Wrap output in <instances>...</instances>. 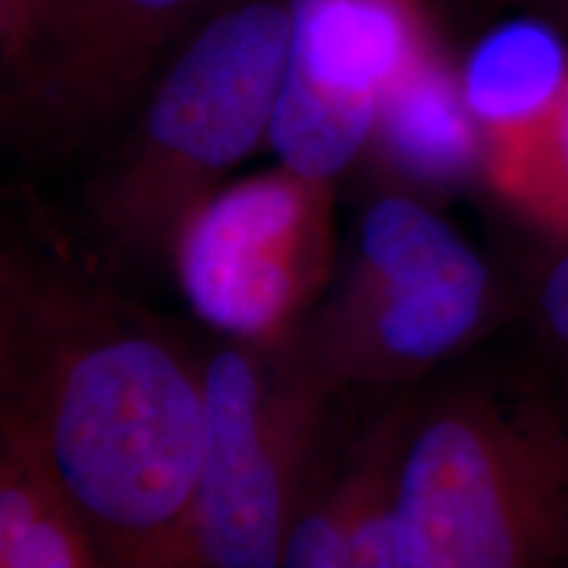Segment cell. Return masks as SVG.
I'll return each instance as SVG.
<instances>
[{"instance_id":"6da1fadb","label":"cell","mask_w":568,"mask_h":568,"mask_svg":"<svg viewBox=\"0 0 568 568\" xmlns=\"http://www.w3.org/2000/svg\"><path fill=\"white\" fill-rule=\"evenodd\" d=\"M6 414L38 443L103 558L182 566L205 453V379L151 329L45 318Z\"/></svg>"},{"instance_id":"7a4b0ae2","label":"cell","mask_w":568,"mask_h":568,"mask_svg":"<svg viewBox=\"0 0 568 568\" xmlns=\"http://www.w3.org/2000/svg\"><path fill=\"white\" fill-rule=\"evenodd\" d=\"M393 503L416 568L568 560V400L510 387L447 395L397 453Z\"/></svg>"},{"instance_id":"3957f363","label":"cell","mask_w":568,"mask_h":568,"mask_svg":"<svg viewBox=\"0 0 568 568\" xmlns=\"http://www.w3.org/2000/svg\"><path fill=\"white\" fill-rule=\"evenodd\" d=\"M293 51V9L245 0L213 17L166 71L109 201L113 224L155 234L268 134Z\"/></svg>"},{"instance_id":"277c9868","label":"cell","mask_w":568,"mask_h":568,"mask_svg":"<svg viewBox=\"0 0 568 568\" xmlns=\"http://www.w3.org/2000/svg\"><path fill=\"white\" fill-rule=\"evenodd\" d=\"M203 379L205 453L182 566H282L314 387L276 385L245 351L213 355Z\"/></svg>"},{"instance_id":"5b68a950","label":"cell","mask_w":568,"mask_h":568,"mask_svg":"<svg viewBox=\"0 0 568 568\" xmlns=\"http://www.w3.org/2000/svg\"><path fill=\"white\" fill-rule=\"evenodd\" d=\"M495 308L481 255L445 219L385 197L361 226V268L339 305L335 361L366 374L424 368L464 347Z\"/></svg>"},{"instance_id":"8992f818","label":"cell","mask_w":568,"mask_h":568,"mask_svg":"<svg viewBox=\"0 0 568 568\" xmlns=\"http://www.w3.org/2000/svg\"><path fill=\"white\" fill-rule=\"evenodd\" d=\"M293 51L266 138L284 169L324 184L376 130L387 84L424 51L408 0H290Z\"/></svg>"},{"instance_id":"52a82bcc","label":"cell","mask_w":568,"mask_h":568,"mask_svg":"<svg viewBox=\"0 0 568 568\" xmlns=\"http://www.w3.org/2000/svg\"><path fill=\"white\" fill-rule=\"evenodd\" d=\"M316 187L282 169L203 197L187 213L176 264L203 322L247 343L280 335L322 258Z\"/></svg>"},{"instance_id":"ba28073f","label":"cell","mask_w":568,"mask_h":568,"mask_svg":"<svg viewBox=\"0 0 568 568\" xmlns=\"http://www.w3.org/2000/svg\"><path fill=\"white\" fill-rule=\"evenodd\" d=\"M201 0H42L17 67L67 111L116 101Z\"/></svg>"},{"instance_id":"9c48e42d","label":"cell","mask_w":568,"mask_h":568,"mask_svg":"<svg viewBox=\"0 0 568 568\" xmlns=\"http://www.w3.org/2000/svg\"><path fill=\"white\" fill-rule=\"evenodd\" d=\"M101 550L40 447L17 418L3 414L0 453V566L84 568Z\"/></svg>"},{"instance_id":"30bf717a","label":"cell","mask_w":568,"mask_h":568,"mask_svg":"<svg viewBox=\"0 0 568 568\" xmlns=\"http://www.w3.org/2000/svg\"><path fill=\"white\" fill-rule=\"evenodd\" d=\"M477 119L464 90L429 51L416 55L382 92L376 134L387 159L416 180H450L477 153Z\"/></svg>"},{"instance_id":"8fae6325","label":"cell","mask_w":568,"mask_h":568,"mask_svg":"<svg viewBox=\"0 0 568 568\" xmlns=\"http://www.w3.org/2000/svg\"><path fill=\"white\" fill-rule=\"evenodd\" d=\"M566 82L568 55L558 34L539 21H510L474 48L460 90L493 140L537 124Z\"/></svg>"},{"instance_id":"7c38bea8","label":"cell","mask_w":568,"mask_h":568,"mask_svg":"<svg viewBox=\"0 0 568 568\" xmlns=\"http://www.w3.org/2000/svg\"><path fill=\"white\" fill-rule=\"evenodd\" d=\"M489 174L503 195L568 237V82L537 124L489 140Z\"/></svg>"},{"instance_id":"4fadbf2b","label":"cell","mask_w":568,"mask_h":568,"mask_svg":"<svg viewBox=\"0 0 568 568\" xmlns=\"http://www.w3.org/2000/svg\"><path fill=\"white\" fill-rule=\"evenodd\" d=\"M537 314L552 345L568 358V237L550 255L539 276Z\"/></svg>"},{"instance_id":"5bb4252c","label":"cell","mask_w":568,"mask_h":568,"mask_svg":"<svg viewBox=\"0 0 568 568\" xmlns=\"http://www.w3.org/2000/svg\"><path fill=\"white\" fill-rule=\"evenodd\" d=\"M3 3V38H6V51H9L11 61H17V55L24 45L27 34L42 0H0Z\"/></svg>"}]
</instances>
